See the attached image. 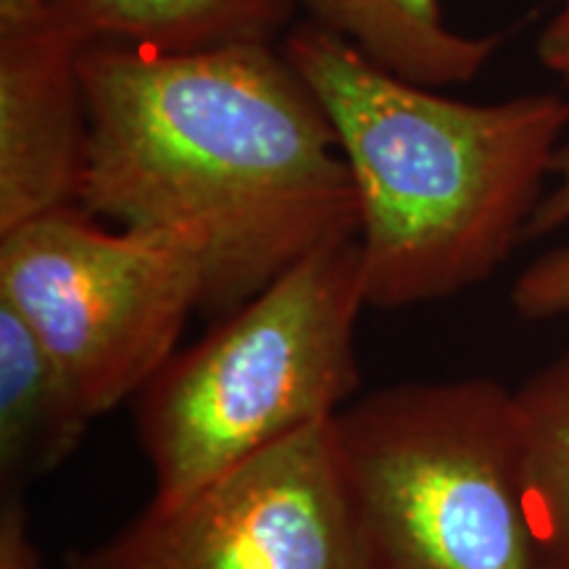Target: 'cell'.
Here are the masks:
<instances>
[{
    "mask_svg": "<svg viewBox=\"0 0 569 569\" xmlns=\"http://www.w3.org/2000/svg\"><path fill=\"white\" fill-rule=\"evenodd\" d=\"M82 80L90 148L80 206L193 246L206 315H230L309 253L359 234L336 130L282 48L88 46Z\"/></svg>",
    "mask_w": 569,
    "mask_h": 569,
    "instance_id": "cell-1",
    "label": "cell"
},
{
    "mask_svg": "<svg viewBox=\"0 0 569 569\" xmlns=\"http://www.w3.org/2000/svg\"><path fill=\"white\" fill-rule=\"evenodd\" d=\"M282 53L325 109L351 172L367 306L457 296L528 238L569 127L567 98L459 101L309 21L288 32Z\"/></svg>",
    "mask_w": 569,
    "mask_h": 569,
    "instance_id": "cell-2",
    "label": "cell"
},
{
    "mask_svg": "<svg viewBox=\"0 0 569 569\" xmlns=\"http://www.w3.org/2000/svg\"><path fill=\"white\" fill-rule=\"evenodd\" d=\"M365 306L359 240H340L177 351L138 396L140 443L153 469L148 507H177L269 446L338 417L359 386Z\"/></svg>",
    "mask_w": 569,
    "mask_h": 569,
    "instance_id": "cell-3",
    "label": "cell"
},
{
    "mask_svg": "<svg viewBox=\"0 0 569 569\" xmlns=\"http://www.w3.org/2000/svg\"><path fill=\"white\" fill-rule=\"evenodd\" d=\"M336 427L367 569H549L507 388L401 382Z\"/></svg>",
    "mask_w": 569,
    "mask_h": 569,
    "instance_id": "cell-4",
    "label": "cell"
},
{
    "mask_svg": "<svg viewBox=\"0 0 569 569\" xmlns=\"http://www.w3.org/2000/svg\"><path fill=\"white\" fill-rule=\"evenodd\" d=\"M0 301L19 311L96 419L159 375L203 303V264L167 232L63 206L0 234Z\"/></svg>",
    "mask_w": 569,
    "mask_h": 569,
    "instance_id": "cell-5",
    "label": "cell"
},
{
    "mask_svg": "<svg viewBox=\"0 0 569 569\" xmlns=\"http://www.w3.org/2000/svg\"><path fill=\"white\" fill-rule=\"evenodd\" d=\"M98 569H367L336 417L269 446L169 509L148 507Z\"/></svg>",
    "mask_w": 569,
    "mask_h": 569,
    "instance_id": "cell-6",
    "label": "cell"
},
{
    "mask_svg": "<svg viewBox=\"0 0 569 569\" xmlns=\"http://www.w3.org/2000/svg\"><path fill=\"white\" fill-rule=\"evenodd\" d=\"M88 48L67 21L0 38V234L80 206L90 117Z\"/></svg>",
    "mask_w": 569,
    "mask_h": 569,
    "instance_id": "cell-7",
    "label": "cell"
},
{
    "mask_svg": "<svg viewBox=\"0 0 569 569\" xmlns=\"http://www.w3.org/2000/svg\"><path fill=\"white\" fill-rule=\"evenodd\" d=\"M90 422L32 327L0 301V482L6 498L21 496V488L61 467Z\"/></svg>",
    "mask_w": 569,
    "mask_h": 569,
    "instance_id": "cell-8",
    "label": "cell"
},
{
    "mask_svg": "<svg viewBox=\"0 0 569 569\" xmlns=\"http://www.w3.org/2000/svg\"><path fill=\"white\" fill-rule=\"evenodd\" d=\"M309 24L338 34L377 67L403 80L448 88L480 74L496 53V34L448 27L443 0H290Z\"/></svg>",
    "mask_w": 569,
    "mask_h": 569,
    "instance_id": "cell-9",
    "label": "cell"
},
{
    "mask_svg": "<svg viewBox=\"0 0 569 569\" xmlns=\"http://www.w3.org/2000/svg\"><path fill=\"white\" fill-rule=\"evenodd\" d=\"M88 46L151 53H198L272 42L296 6L290 0H53Z\"/></svg>",
    "mask_w": 569,
    "mask_h": 569,
    "instance_id": "cell-10",
    "label": "cell"
},
{
    "mask_svg": "<svg viewBox=\"0 0 569 569\" xmlns=\"http://www.w3.org/2000/svg\"><path fill=\"white\" fill-rule=\"evenodd\" d=\"M530 515L549 569H569V351L515 393Z\"/></svg>",
    "mask_w": 569,
    "mask_h": 569,
    "instance_id": "cell-11",
    "label": "cell"
},
{
    "mask_svg": "<svg viewBox=\"0 0 569 569\" xmlns=\"http://www.w3.org/2000/svg\"><path fill=\"white\" fill-rule=\"evenodd\" d=\"M511 306L522 319L569 315V243L525 267L511 284Z\"/></svg>",
    "mask_w": 569,
    "mask_h": 569,
    "instance_id": "cell-12",
    "label": "cell"
},
{
    "mask_svg": "<svg viewBox=\"0 0 569 569\" xmlns=\"http://www.w3.org/2000/svg\"><path fill=\"white\" fill-rule=\"evenodd\" d=\"M0 569H42L21 496L3 498L0 511Z\"/></svg>",
    "mask_w": 569,
    "mask_h": 569,
    "instance_id": "cell-13",
    "label": "cell"
},
{
    "mask_svg": "<svg viewBox=\"0 0 569 569\" xmlns=\"http://www.w3.org/2000/svg\"><path fill=\"white\" fill-rule=\"evenodd\" d=\"M565 224H569V140L561 142L557 159H553L549 188L532 211L528 238H543Z\"/></svg>",
    "mask_w": 569,
    "mask_h": 569,
    "instance_id": "cell-14",
    "label": "cell"
},
{
    "mask_svg": "<svg viewBox=\"0 0 569 569\" xmlns=\"http://www.w3.org/2000/svg\"><path fill=\"white\" fill-rule=\"evenodd\" d=\"M56 19L53 0H0V38L42 30Z\"/></svg>",
    "mask_w": 569,
    "mask_h": 569,
    "instance_id": "cell-15",
    "label": "cell"
},
{
    "mask_svg": "<svg viewBox=\"0 0 569 569\" xmlns=\"http://www.w3.org/2000/svg\"><path fill=\"white\" fill-rule=\"evenodd\" d=\"M538 61L543 63L551 74L569 82V0L553 13V19L543 27L538 38Z\"/></svg>",
    "mask_w": 569,
    "mask_h": 569,
    "instance_id": "cell-16",
    "label": "cell"
},
{
    "mask_svg": "<svg viewBox=\"0 0 569 569\" xmlns=\"http://www.w3.org/2000/svg\"><path fill=\"white\" fill-rule=\"evenodd\" d=\"M69 569H98L96 565H92L90 561V557L88 553H77L74 559H71V565H69Z\"/></svg>",
    "mask_w": 569,
    "mask_h": 569,
    "instance_id": "cell-17",
    "label": "cell"
}]
</instances>
